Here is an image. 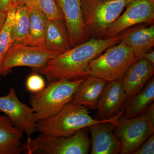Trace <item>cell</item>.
I'll return each instance as SVG.
<instances>
[{"instance_id":"6da1fadb","label":"cell","mask_w":154,"mask_h":154,"mask_svg":"<svg viewBox=\"0 0 154 154\" xmlns=\"http://www.w3.org/2000/svg\"><path fill=\"white\" fill-rule=\"evenodd\" d=\"M122 41L120 34L107 38H91L48 61L38 71L51 82L76 80L90 76L89 64L104 51Z\"/></svg>"},{"instance_id":"7a4b0ae2","label":"cell","mask_w":154,"mask_h":154,"mask_svg":"<svg viewBox=\"0 0 154 154\" xmlns=\"http://www.w3.org/2000/svg\"><path fill=\"white\" fill-rule=\"evenodd\" d=\"M85 79L48 82L42 91L30 94V104L37 121L54 116L72 102L76 90Z\"/></svg>"},{"instance_id":"3957f363","label":"cell","mask_w":154,"mask_h":154,"mask_svg":"<svg viewBox=\"0 0 154 154\" xmlns=\"http://www.w3.org/2000/svg\"><path fill=\"white\" fill-rule=\"evenodd\" d=\"M85 128L68 136H58L40 133L32 139L28 137L22 143V152L27 154H87L91 140Z\"/></svg>"},{"instance_id":"277c9868","label":"cell","mask_w":154,"mask_h":154,"mask_svg":"<svg viewBox=\"0 0 154 154\" xmlns=\"http://www.w3.org/2000/svg\"><path fill=\"white\" fill-rule=\"evenodd\" d=\"M112 118L104 120L95 119L90 115L88 107L72 102L54 116L37 121V131L58 136H68L79 130Z\"/></svg>"},{"instance_id":"5b68a950","label":"cell","mask_w":154,"mask_h":154,"mask_svg":"<svg viewBox=\"0 0 154 154\" xmlns=\"http://www.w3.org/2000/svg\"><path fill=\"white\" fill-rule=\"evenodd\" d=\"M133 0H81L84 25L92 38H105L111 25Z\"/></svg>"},{"instance_id":"8992f818","label":"cell","mask_w":154,"mask_h":154,"mask_svg":"<svg viewBox=\"0 0 154 154\" xmlns=\"http://www.w3.org/2000/svg\"><path fill=\"white\" fill-rule=\"evenodd\" d=\"M138 58L123 41L105 50L89 64L90 76L108 82L121 80Z\"/></svg>"},{"instance_id":"52a82bcc","label":"cell","mask_w":154,"mask_h":154,"mask_svg":"<svg viewBox=\"0 0 154 154\" xmlns=\"http://www.w3.org/2000/svg\"><path fill=\"white\" fill-rule=\"evenodd\" d=\"M115 136L121 142L120 154H133L154 132V105L131 119L121 117L116 126Z\"/></svg>"},{"instance_id":"ba28073f","label":"cell","mask_w":154,"mask_h":154,"mask_svg":"<svg viewBox=\"0 0 154 154\" xmlns=\"http://www.w3.org/2000/svg\"><path fill=\"white\" fill-rule=\"evenodd\" d=\"M59 54L38 46L11 44L3 62L2 76L6 75L17 67L28 66L38 71Z\"/></svg>"},{"instance_id":"9c48e42d","label":"cell","mask_w":154,"mask_h":154,"mask_svg":"<svg viewBox=\"0 0 154 154\" xmlns=\"http://www.w3.org/2000/svg\"><path fill=\"white\" fill-rule=\"evenodd\" d=\"M0 111L28 137L37 131V121L32 108L19 100L14 88H11L6 96L0 97Z\"/></svg>"},{"instance_id":"30bf717a","label":"cell","mask_w":154,"mask_h":154,"mask_svg":"<svg viewBox=\"0 0 154 154\" xmlns=\"http://www.w3.org/2000/svg\"><path fill=\"white\" fill-rule=\"evenodd\" d=\"M154 23V0H133L107 30L105 38L116 36L138 24Z\"/></svg>"},{"instance_id":"8fae6325","label":"cell","mask_w":154,"mask_h":154,"mask_svg":"<svg viewBox=\"0 0 154 154\" xmlns=\"http://www.w3.org/2000/svg\"><path fill=\"white\" fill-rule=\"evenodd\" d=\"M123 113V110H121L110 120L88 127L91 134V154H117L120 152L121 143L113 131Z\"/></svg>"},{"instance_id":"7c38bea8","label":"cell","mask_w":154,"mask_h":154,"mask_svg":"<svg viewBox=\"0 0 154 154\" xmlns=\"http://www.w3.org/2000/svg\"><path fill=\"white\" fill-rule=\"evenodd\" d=\"M63 14L72 47L91 38L83 22L81 0H55Z\"/></svg>"},{"instance_id":"4fadbf2b","label":"cell","mask_w":154,"mask_h":154,"mask_svg":"<svg viewBox=\"0 0 154 154\" xmlns=\"http://www.w3.org/2000/svg\"><path fill=\"white\" fill-rule=\"evenodd\" d=\"M126 98L121 80L107 82L96 108L99 120L110 119L118 114Z\"/></svg>"},{"instance_id":"5bb4252c","label":"cell","mask_w":154,"mask_h":154,"mask_svg":"<svg viewBox=\"0 0 154 154\" xmlns=\"http://www.w3.org/2000/svg\"><path fill=\"white\" fill-rule=\"evenodd\" d=\"M122 41L131 48L138 58L154 46V23L138 24L119 33Z\"/></svg>"},{"instance_id":"9a60e30c","label":"cell","mask_w":154,"mask_h":154,"mask_svg":"<svg viewBox=\"0 0 154 154\" xmlns=\"http://www.w3.org/2000/svg\"><path fill=\"white\" fill-rule=\"evenodd\" d=\"M154 74L153 64L143 58L136 60L120 80L126 99L132 97L141 91Z\"/></svg>"},{"instance_id":"2e32d148","label":"cell","mask_w":154,"mask_h":154,"mask_svg":"<svg viewBox=\"0 0 154 154\" xmlns=\"http://www.w3.org/2000/svg\"><path fill=\"white\" fill-rule=\"evenodd\" d=\"M107 83L98 77H87L76 90L72 102L91 109L96 108Z\"/></svg>"},{"instance_id":"e0dca14e","label":"cell","mask_w":154,"mask_h":154,"mask_svg":"<svg viewBox=\"0 0 154 154\" xmlns=\"http://www.w3.org/2000/svg\"><path fill=\"white\" fill-rule=\"evenodd\" d=\"M45 48L63 53L72 48L70 38L64 20L48 21L45 40Z\"/></svg>"},{"instance_id":"ac0fdd59","label":"cell","mask_w":154,"mask_h":154,"mask_svg":"<svg viewBox=\"0 0 154 154\" xmlns=\"http://www.w3.org/2000/svg\"><path fill=\"white\" fill-rule=\"evenodd\" d=\"M24 134L6 115H0V154L22 153Z\"/></svg>"},{"instance_id":"d6986e66","label":"cell","mask_w":154,"mask_h":154,"mask_svg":"<svg viewBox=\"0 0 154 154\" xmlns=\"http://www.w3.org/2000/svg\"><path fill=\"white\" fill-rule=\"evenodd\" d=\"M154 79H151L147 85L132 97L126 99L122 107L123 113L121 117L128 119L144 113L153 102Z\"/></svg>"},{"instance_id":"ffe728a7","label":"cell","mask_w":154,"mask_h":154,"mask_svg":"<svg viewBox=\"0 0 154 154\" xmlns=\"http://www.w3.org/2000/svg\"><path fill=\"white\" fill-rule=\"evenodd\" d=\"M30 24V9L17 3L11 30V44L29 45Z\"/></svg>"},{"instance_id":"44dd1931","label":"cell","mask_w":154,"mask_h":154,"mask_svg":"<svg viewBox=\"0 0 154 154\" xmlns=\"http://www.w3.org/2000/svg\"><path fill=\"white\" fill-rule=\"evenodd\" d=\"M30 42L29 45L45 48V35L48 19L45 15L37 10L30 9Z\"/></svg>"},{"instance_id":"7402d4cb","label":"cell","mask_w":154,"mask_h":154,"mask_svg":"<svg viewBox=\"0 0 154 154\" xmlns=\"http://www.w3.org/2000/svg\"><path fill=\"white\" fill-rule=\"evenodd\" d=\"M17 4L41 12L49 20H64L63 14L58 8L55 0H17Z\"/></svg>"},{"instance_id":"603a6c76","label":"cell","mask_w":154,"mask_h":154,"mask_svg":"<svg viewBox=\"0 0 154 154\" xmlns=\"http://www.w3.org/2000/svg\"><path fill=\"white\" fill-rule=\"evenodd\" d=\"M17 4L8 11V16L2 30L0 33V79L4 59L11 45V33Z\"/></svg>"},{"instance_id":"cb8c5ba5","label":"cell","mask_w":154,"mask_h":154,"mask_svg":"<svg viewBox=\"0 0 154 154\" xmlns=\"http://www.w3.org/2000/svg\"><path fill=\"white\" fill-rule=\"evenodd\" d=\"M46 85L45 81L40 74L32 73L29 75L25 81L26 90L30 94L38 93L42 91Z\"/></svg>"},{"instance_id":"d4e9b609","label":"cell","mask_w":154,"mask_h":154,"mask_svg":"<svg viewBox=\"0 0 154 154\" xmlns=\"http://www.w3.org/2000/svg\"><path fill=\"white\" fill-rule=\"evenodd\" d=\"M154 136L149 137L142 145L132 154H154Z\"/></svg>"},{"instance_id":"484cf974","label":"cell","mask_w":154,"mask_h":154,"mask_svg":"<svg viewBox=\"0 0 154 154\" xmlns=\"http://www.w3.org/2000/svg\"><path fill=\"white\" fill-rule=\"evenodd\" d=\"M17 0H0V10L8 12L13 6L17 4Z\"/></svg>"},{"instance_id":"4316f807","label":"cell","mask_w":154,"mask_h":154,"mask_svg":"<svg viewBox=\"0 0 154 154\" xmlns=\"http://www.w3.org/2000/svg\"><path fill=\"white\" fill-rule=\"evenodd\" d=\"M140 58H143L154 64V51L153 48L145 53Z\"/></svg>"},{"instance_id":"83f0119b","label":"cell","mask_w":154,"mask_h":154,"mask_svg":"<svg viewBox=\"0 0 154 154\" xmlns=\"http://www.w3.org/2000/svg\"><path fill=\"white\" fill-rule=\"evenodd\" d=\"M8 16V12L0 10V33L2 30Z\"/></svg>"}]
</instances>
